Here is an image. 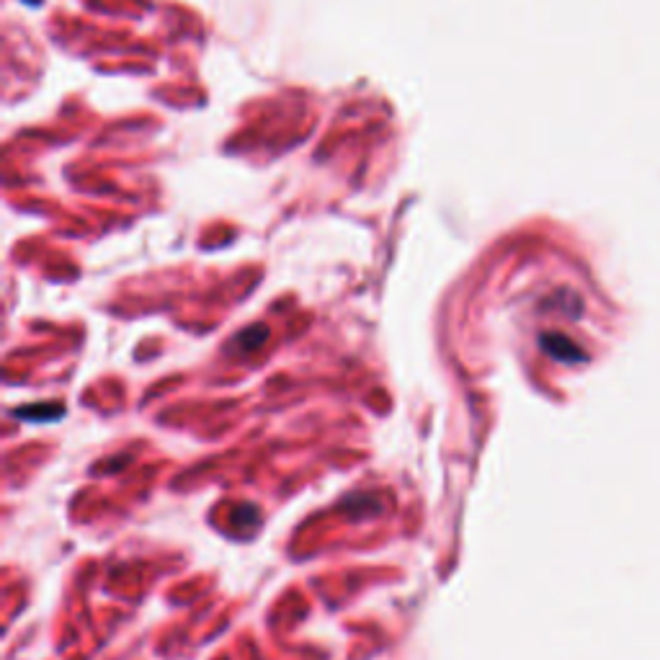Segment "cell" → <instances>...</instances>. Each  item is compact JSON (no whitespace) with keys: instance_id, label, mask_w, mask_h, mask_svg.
Wrapping results in <instances>:
<instances>
[{"instance_id":"cell-1","label":"cell","mask_w":660,"mask_h":660,"mask_svg":"<svg viewBox=\"0 0 660 660\" xmlns=\"http://www.w3.org/2000/svg\"><path fill=\"white\" fill-rule=\"evenodd\" d=\"M542 349L550 356H555L558 361H568V364H576V361H583V359H586L583 351L578 349L573 340L560 336V333H544Z\"/></svg>"}]
</instances>
